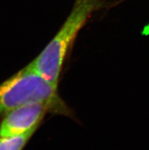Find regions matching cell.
I'll return each instance as SVG.
<instances>
[{
	"instance_id": "3957f363",
	"label": "cell",
	"mask_w": 149,
	"mask_h": 150,
	"mask_svg": "<svg viewBox=\"0 0 149 150\" xmlns=\"http://www.w3.org/2000/svg\"><path fill=\"white\" fill-rule=\"evenodd\" d=\"M53 114V109L44 103L22 105L5 114L0 124V137L21 135L37 129L45 116Z\"/></svg>"
},
{
	"instance_id": "277c9868",
	"label": "cell",
	"mask_w": 149,
	"mask_h": 150,
	"mask_svg": "<svg viewBox=\"0 0 149 150\" xmlns=\"http://www.w3.org/2000/svg\"><path fill=\"white\" fill-rule=\"evenodd\" d=\"M37 129L21 135L0 137V150H23Z\"/></svg>"
},
{
	"instance_id": "7a4b0ae2",
	"label": "cell",
	"mask_w": 149,
	"mask_h": 150,
	"mask_svg": "<svg viewBox=\"0 0 149 150\" xmlns=\"http://www.w3.org/2000/svg\"><path fill=\"white\" fill-rule=\"evenodd\" d=\"M30 103H44L53 109V114L74 116L59 95L58 88L28 64L0 84V117Z\"/></svg>"
},
{
	"instance_id": "6da1fadb",
	"label": "cell",
	"mask_w": 149,
	"mask_h": 150,
	"mask_svg": "<svg viewBox=\"0 0 149 150\" xmlns=\"http://www.w3.org/2000/svg\"><path fill=\"white\" fill-rule=\"evenodd\" d=\"M123 0H75L72 11L56 34L41 53L30 62V67L58 88L68 52L80 30L97 11L118 6Z\"/></svg>"
}]
</instances>
